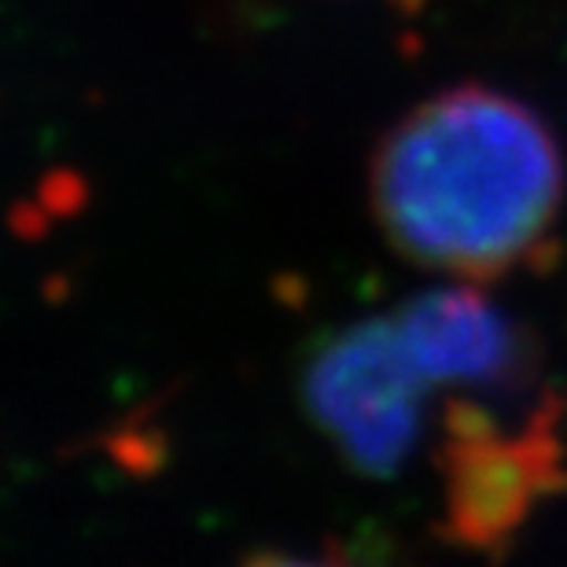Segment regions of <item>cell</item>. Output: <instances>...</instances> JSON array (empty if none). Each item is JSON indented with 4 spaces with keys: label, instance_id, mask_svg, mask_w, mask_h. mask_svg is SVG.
Returning <instances> with one entry per match:
<instances>
[{
    "label": "cell",
    "instance_id": "6da1fadb",
    "mask_svg": "<svg viewBox=\"0 0 567 567\" xmlns=\"http://www.w3.org/2000/svg\"><path fill=\"white\" fill-rule=\"evenodd\" d=\"M369 196L388 244L464 284L546 269L564 203L549 126L513 96L461 85L413 107L372 155Z\"/></svg>",
    "mask_w": 567,
    "mask_h": 567
},
{
    "label": "cell",
    "instance_id": "7a4b0ae2",
    "mask_svg": "<svg viewBox=\"0 0 567 567\" xmlns=\"http://www.w3.org/2000/svg\"><path fill=\"white\" fill-rule=\"evenodd\" d=\"M560 394L542 391L519 424H502L472 394H446L439 413L435 472L450 546L475 557H505L538 505L567 491V442Z\"/></svg>",
    "mask_w": 567,
    "mask_h": 567
},
{
    "label": "cell",
    "instance_id": "3957f363",
    "mask_svg": "<svg viewBox=\"0 0 567 567\" xmlns=\"http://www.w3.org/2000/svg\"><path fill=\"white\" fill-rule=\"evenodd\" d=\"M394 313L328 328L299 361V402L350 472L391 480L427 427V394Z\"/></svg>",
    "mask_w": 567,
    "mask_h": 567
},
{
    "label": "cell",
    "instance_id": "277c9868",
    "mask_svg": "<svg viewBox=\"0 0 567 567\" xmlns=\"http://www.w3.org/2000/svg\"><path fill=\"white\" fill-rule=\"evenodd\" d=\"M399 332L431 388L472 399H513L538 380L535 332L472 284L424 291L394 310Z\"/></svg>",
    "mask_w": 567,
    "mask_h": 567
},
{
    "label": "cell",
    "instance_id": "5b68a950",
    "mask_svg": "<svg viewBox=\"0 0 567 567\" xmlns=\"http://www.w3.org/2000/svg\"><path fill=\"white\" fill-rule=\"evenodd\" d=\"M240 567H361L358 560L339 557V553H255Z\"/></svg>",
    "mask_w": 567,
    "mask_h": 567
},
{
    "label": "cell",
    "instance_id": "8992f818",
    "mask_svg": "<svg viewBox=\"0 0 567 567\" xmlns=\"http://www.w3.org/2000/svg\"><path fill=\"white\" fill-rule=\"evenodd\" d=\"M391 4H394V8H402V11H410V16H413V11H421L424 0H391Z\"/></svg>",
    "mask_w": 567,
    "mask_h": 567
}]
</instances>
